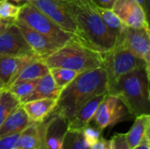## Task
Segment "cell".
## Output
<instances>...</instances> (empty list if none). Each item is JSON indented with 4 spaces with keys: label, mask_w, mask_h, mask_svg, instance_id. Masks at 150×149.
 Returning a JSON list of instances; mask_svg holds the SVG:
<instances>
[{
    "label": "cell",
    "mask_w": 150,
    "mask_h": 149,
    "mask_svg": "<svg viewBox=\"0 0 150 149\" xmlns=\"http://www.w3.org/2000/svg\"><path fill=\"white\" fill-rule=\"evenodd\" d=\"M65 1L76 25L75 38L85 47L100 54L112 49L117 37L104 23L93 0Z\"/></svg>",
    "instance_id": "1"
},
{
    "label": "cell",
    "mask_w": 150,
    "mask_h": 149,
    "mask_svg": "<svg viewBox=\"0 0 150 149\" xmlns=\"http://www.w3.org/2000/svg\"><path fill=\"white\" fill-rule=\"evenodd\" d=\"M107 90V75L103 67L82 72L62 90L52 112L69 120L82 105Z\"/></svg>",
    "instance_id": "2"
},
{
    "label": "cell",
    "mask_w": 150,
    "mask_h": 149,
    "mask_svg": "<svg viewBox=\"0 0 150 149\" xmlns=\"http://www.w3.org/2000/svg\"><path fill=\"white\" fill-rule=\"evenodd\" d=\"M107 94L118 97L134 118L150 114L149 68L141 67L125 74Z\"/></svg>",
    "instance_id": "3"
},
{
    "label": "cell",
    "mask_w": 150,
    "mask_h": 149,
    "mask_svg": "<svg viewBox=\"0 0 150 149\" xmlns=\"http://www.w3.org/2000/svg\"><path fill=\"white\" fill-rule=\"evenodd\" d=\"M48 68H65L79 73L102 67V54L95 52L72 37L53 54L41 60Z\"/></svg>",
    "instance_id": "4"
},
{
    "label": "cell",
    "mask_w": 150,
    "mask_h": 149,
    "mask_svg": "<svg viewBox=\"0 0 150 149\" xmlns=\"http://www.w3.org/2000/svg\"><path fill=\"white\" fill-rule=\"evenodd\" d=\"M102 57V67L107 75V93L125 74L141 67L149 68L143 60L134 55L118 42H115L112 49L103 53Z\"/></svg>",
    "instance_id": "5"
},
{
    "label": "cell",
    "mask_w": 150,
    "mask_h": 149,
    "mask_svg": "<svg viewBox=\"0 0 150 149\" xmlns=\"http://www.w3.org/2000/svg\"><path fill=\"white\" fill-rule=\"evenodd\" d=\"M17 19L21 20L30 28L44 35L59 47L63 46L74 37L62 31L54 22L28 1L20 6Z\"/></svg>",
    "instance_id": "6"
},
{
    "label": "cell",
    "mask_w": 150,
    "mask_h": 149,
    "mask_svg": "<svg viewBox=\"0 0 150 149\" xmlns=\"http://www.w3.org/2000/svg\"><path fill=\"white\" fill-rule=\"evenodd\" d=\"M132 118L134 117L118 97L106 94L98 105L92 119L96 126L103 131Z\"/></svg>",
    "instance_id": "7"
},
{
    "label": "cell",
    "mask_w": 150,
    "mask_h": 149,
    "mask_svg": "<svg viewBox=\"0 0 150 149\" xmlns=\"http://www.w3.org/2000/svg\"><path fill=\"white\" fill-rule=\"evenodd\" d=\"M62 31L76 36V25L65 0H27Z\"/></svg>",
    "instance_id": "8"
},
{
    "label": "cell",
    "mask_w": 150,
    "mask_h": 149,
    "mask_svg": "<svg viewBox=\"0 0 150 149\" xmlns=\"http://www.w3.org/2000/svg\"><path fill=\"white\" fill-rule=\"evenodd\" d=\"M116 42L122 45L147 65L150 61V32L147 28H134L125 25Z\"/></svg>",
    "instance_id": "9"
},
{
    "label": "cell",
    "mask_w": 150,
    "mask_h": 149,
    "mask_svg": "<svg viewBox=\"0 0 150 149\" xmlns=\"http://www.w3.org/2000/svg\"><path fill=\"white\" fill-rule=\"evenodd\" d=\"M41 149H62L63 140L68 131V120L56 113H51L39 122Z\"/></svg>",
    "instance_id": "10"
},
{
    "label": "cell",
    "mask_w": 150,
    "mask_h": 149,
    "mask_svg": "<svg viewBox=\"0 0 150 149\" xmlns=\"http://www.w3.org/2000/svg\"><path fill=\"white\" fill-rule=\"evenodd\" d=\"M112 10L125 25L149 29L148 15L136 0H115Z\"/></svg>",
    "instance_id": "11"
},
{
    "label": "cell",
    "mask_w": 150,
    "mask_h": 149,
    "mask_svg": "<svg viewBox=\"0 0 150 149\" xmlns=\"http://www.w3.org/2000/svg\"><path fill=\"white\" fill-rule=\"evenodd\" d=\"M0 54L17 57L37 56L26 43L15 23L0 35Z\"/></svg>",
    "instance_id": "12"
},
{
    "label": "cell",
    "mask_w": 150,
    "mask_h": 149,
    "mask_svg": "<svg viewBox=\"0 0 150 149\" xmlns=\"http://www.w3.org/2000/svg\"><path fill=\"white\" fill-rule=\"evenodd\" d=\"M15 24L18 27L24 39L25 40L26 43L29 45L33 52L40 60L47 57L60 47L44 35L30 28L21 20L16 19Z\"/></svg>",
    "instance_id": "13"
},
{
    "label": "cell",
    "mask_w": 150,
    "mask_h": 149,
    "mask_svg": "<svg viewBox=\"0 0 150 149\" xmlns=\"http://www.w3.org/2000/svg\"><path fill=\"white\" fill-rule=\"evenodd\" d=\"M106 94L98 95L82 105L72 118L68 120V130L82 131L87 125H89L95 115L98 105Z\"/></svg>",
    "instance_id": "14"
},
{
    "label": "cell",
    "mask_w": 150,
    "mask_h": 149,
    "mask_svg": "<svg viewBox=\"0 0 150 149\" xmlns=\"http://www.w3.org/2000/svg\"><path fill=\"white\" fill-rule=\"evenodd\" d=\"M40 59L37 56L17 57L0 54V80L7 89L10 87L21 68L29 61Z\"/></svg>",
    "instance_id": "15"
},
{
    "label": "cell",
    "mask_w": 150,
    "mask_h": 149,
    "mask_svg": "<svg viewBox=\"0 0 150 149\" xmlns=\"http://www.w3.org/2000/svg\"><path fill=\"white\" fill-rule=\"evenodd\" d=\"M57 99L41 98L21 104L29 120L32 123H39L47 119L55 109Z\"/></svg>",
    "instance_id": "16"
},
{
    "label": "cell",
    "mask_w": 150,
    "mask_h": 149,
    "mask_svg": "<svg viewBox=\"0 0 150 149\" xmlns=\"http://www.w3.org/2000/svg\"><path fill=\"white\" fill-rule=\"evenodd\" d=\"M25 112L20 105L13 111L0 126V138L11 133H21L25 127L31 125Z\"/></svg>",
    "instance_id": "17"
},
{
    "label": "cell",
    "mask_w": 150,
    "mask_h": 149,
    "mask_svg": "<svg viewBox=\"0 0 150 149\" xmlns=\"http://www.w3.org/2000/svg\"><path fill=\"white\" fill-rule=\"evenodd\" d=\"M61 90L57 88L50 73H48L39 79V82L35 86L33 91L24 100L23 103L29 102L32 100H36V99H41V98L58 99Z\"/></svg>",
    "instance_id": "18"
},
{
    "label": "cell",
    "mask_w": 150,
    "mask_h": 149,
    "mask_svg": "<svg viewBox=\"0 0 150 149\" xmlns=\"http://www.w3.org/2000/svg\"><path fill=\"white\" fill-rule=\"evenodd\" d=\"M150 131V114H142L135 117L134 123L130 130L126 133L127 141L131 149L136 148L149 133Z\"/></svg>",
    "instance_id": "19"
},
{
    "label": "cell",
    "mask_w": 150,
    "mask_h": 149,
    "mask_svg": "<svg viewBox=\"0 0 150 149\" xmlns=\"http://www.w3.org/2000/svg\"><path fill=\"white\" fill-rule=\"evenodd\" d=\"M49 73V68L40 59H35L24 65L16 76L13 83L40 79ZM11 84V85H12Z\"/></svg>",
    "instance_id": "20"
},
{
    "label": "cell",
    "mask_w": 150,
    "mask_h": 149,
    "mask_svg": "<svg viewBox=\"0 0 150 149\" xmlns=\"http://www.w3.org/2000/svg\"><path fill=\"white\" fill-rule=\"evenodd\" d=\"M18 148L41 149L40 134L38 123H32L20 133Z\"/></svg>",
    "instance_id": "21"
},
{
    "label": "cell",
    "mask_w": 150,
    "mask_h": 149,
    "mask_svg": "<svg viewBox=\"0 0 150 149\" xmlns=\"http://www.w3.org/2000/svg\"><path fill=\"white\" fill-rule=\"evenodd\" d=\"M49 73L61 92L80 74L76 70L65 68H51Z\"/></svg>",
    "instance_id": "22"
},
{
    "label": "cell",
    "mask_w": 150,
    "mask_h": 149,
    "mask_svg": "<svg viewBox=\"0 0 150 149\" xmlns=\"http://www.w3.org/2000/svg\"><path fill=\"white\" fill-rule=\"evenodd\" d=\"M98 11L100 17L102 18L104 23L109 29V31L118 38L122 29L124 28L125 25L120 21V19L112 11V9L102 8V7L98 6Z\"/></svg>",
    "instance_id": "23"
},
{
    "label": "cell",
    "mask_w": 150,
    "mask_h": 149,
    "mask_svg": "<svg viewBox=\"0 0 150 149\" xmlns=\"http://www.w3.org/2000/svg\"><path fill=\"white\" fill-rule=\"evenodd\" d=\"M20 105V101L11 92L7 90L2 91L0 95V126L4 119Z\"/></svg>",
    "instance_id": "24"
},
{
    "label": "cell",
    "mask_w": 150,
    "mask_h": 149,
    "mask_svg": "<svg viewBox=\"0 0 150 149\" xmlns=\"http://www.w3.org/2000/svg\"><path fill=\"white\" fill-rule=\"evenodd\" d=\"M38 82H39V79L19 82V83H13L12 85L8 87L6 90L9 92H11L16 98H18L22 104L24 100L33 91Z\"/></svg>",
    "instance_id": "25"
},
{
    "label": "cell",
    "mask_w": 150,
    "mask_h": 149,
    "mask_svg": "<svg viewBox=\"0 0 150 149\" xmlns=\"http://www.w3.org/2000/svg\"><path fill=\"white\" fill-rule=\"evenodd\" d=\"M62 149H90L82 131L68 130L62 144Z\"/></svg>",
    "instance_id": "26"
},
{
    "label": "cell",
    "mask_w": 150,
    "mask_h": 149,
    "mask_svg": "<svg viewBox=\"0 0 150 149\" xmlns=\"http://www.w3.org/2000/svg\"><path fill=\"white\" fill-rule=\"evenodd\" d=\"M20 6H17L6 0L0 1V18L16 21L19 13Z\"/></svg>",
    "instance_id": "27"
},
{
    "label": "cell",
    "mask_w": 150,
    "mask_h": 149,
    "mask_svg": "<svg viewBox=\"0 0 150 149\" xmlns=\"http://www.w3.org/2000/svg\"><path fill=\"white\" fill-rule=\"evenodd\" d=\"M82 132L86 143L88 144L89 147H91L100 140V138L102 137L103 131L98 129L97 126H91L90 125H87L82 130Z\"/></svg>",
    "instance_id": "28"
},
{
    "label": "cell",
    "mask_w": 150,
    "mask_h": 149,
    "mask_svg": "<svg viewBox=\"0 0 150 149\" xmlns=\"http://www.w3.org/2000/svg\"><path fill=\"white\" fill-rule=\"evenodd\" d=\"M20 133H11L0 138V149H15L18 148Z\"/></svg>",
    "instance_id": "29"
},
{
    "label": "cell",
    "mask_w": 150,
    "mask_h": 149,
    "mask_svg": "<svg viewBox=\"0 0 150 149\" xmlns=\"http://www.w3.org/2000/svg\"><path fill=\"white\" fill-rule=\"evenodd\" d=\"M110 149H131L127 141L126 133H117L110 141Z\"/></svg>",
    "instance_id": "30"
},
{
    "label": "cell",
    "mask_w": 150,
    "mask_h": 149,
    "mask_svg": "<svg viewBox=\"0 0 150 149\" xmlns=\"http://www.w3.org/2000/svg\"><path fill=\"white\" fill-rule=\"evenodd\" d=\"M90 149H110V141L101 137L98 142L90 147Z\"/></svg>",
    "instance_id": "31"
},
{
    "label": "cell",
    "mask_w": 150,
    "mask_h": 149,
    "mask_svg": "<svg viewBox=\"0 0 150 149\" xmlns=\"http://www.w3.org/2000/svg\"><path fill=\"white\" fill-rule=\"evenodd\" d=\"M14 23H15L14 20H11V19H2V18H0V35L3 34Z\"/></svg>",
    "instance_id": "32"
},
{
    "label": "cell",
    "mask_w": 150,
    "mask_h": 149,
    "mask_svg": "<svg viewBox=\"0 0 150 149\" xmlns=\"http://www.w3.org/2000/svg\"><path fill=\"white\" fill-rule=\"evenodd\" d=\"M115 0H93V2L99 7L112 9Z\"/></svg>",
    "instance_id": "33"
},
{
    "label": "cell",
    "mask_w": 150,
    "mask_h": 149,
    "mask_svg": "<svg viewBox=\"0 0 150 149\" xmlns=\"http://www.w3.org/2000/svg\"><path fill=\"white\" fill-rule=\"evenodd\" d=\"M150 136L149 133H148L145 138L142 140V141L134 149H150Z\"/></svg>",
    "instance_id": "34"
},
{
    "label": "cell",
    "mask_w": 150,
    "mask_h": 149,
    "mask_svg": "<svg viewBox=\"0 0 150 149\" xmlns=\"http://www.w3.org/2000/svg\"><path fill=\"white\" fill-rule=\"evenodd\" d=\"M144 9L145 12L148 15V10H149V0H136Z\"/></svg>",
    "instance_id": "35"
},
{
    "label": "cell",
    "mask_w": 150,
    "mask_h": 149,
    "mask_svg": "<svg viewBox=\"0 0 150 149\" xmlns=\"http://www.w3.org/2000/svg\"><path fill=\"white\" fill-rule=\"evenodd\" d=\"M4 90H6V88H5V86H4V84L3 83V82L0 80V92H2V91H4Z\"/></svg>",
    "instance_id": "36"
},
{
    "label": "cell",
    "mask_w": 150,
    "mask_h": 149,
    "mask_svg": "<svg viewBox=\"0 0 150 149\" xmlns=\"http://www.w3.org/2000/svg\"><path fill=\"white\" fill-rule=\"evenodd\" d=\"M32 149H40V148H32Z\"/></svg>",
    "instance_id": "37"
},
{
    "label": "cell",
    "mask_w": 150,
    "mask_h": 149,
    "mask_svg": "<svg viewBox=\"0 0 150 149\" xmlns=\"http://www.w3.org/2000/svg\"><path fill=\"white\" fill-rule=\"evenodd\" d=\"M15 149H20V148H15Z\"/></svg>",
    "instance_id": "38"
},
{
    "label": "cell",
    "mask_w": 150,
    "mask_h": 149,
    "mask_svg": "<svg viewBox=\"0 0 150 149\" xmlns=\"http://www.w3.org/2000/svg\"><path fill=\"white\" fill-rule=\"evenodd\" d=\"M25 2H26V1H27V0H25Z\"/></svg>",
    "instance_id": "39"
},
{
    "label": "cell",
    "mask_w": 150,
    "mask_h": 149,
    "mask_svg": "<svg viewBox=\"0 0 150 149\" xmlns=\"http://www.w3.org/2000/svg\"><path fill=\"white\" fill-rule=\"evenodd\" d=\"M0 95H1V92H0Z\"/></svg>",
    "instance_id": "40"
},
{
    "label": "cell",
    "mask_w": 150,
    "mask_h": 149,
    "mask_svg": "<svg viewBox=\"0 0 150 149\" xmlns=\"http://www.w3.org/2000/svg\"><path fill=\"white\" fill-rule=\"evenodd\" d=\"M0 1H1V0H0Z\"/></svg>",
    "instance_id": "41"
}]
</instances>
